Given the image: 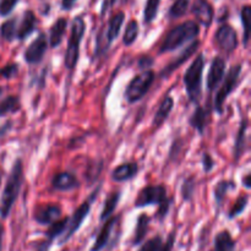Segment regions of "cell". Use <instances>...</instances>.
Returning a JSON list of instances; mask_svg holds the SVG:
<instances>
[{
	"instance_id": "e0dca14e",
	"label": "cell",
	"mask_w": 251,
	"mask_h": 251,
	"mask_svg": "<svg viewBox=\"0 0 251 251\" xmlns=\"http://www.w3.org/2000/svg\"><path fill=\"white\" fill-rule=\"evenodd\" d=\"M137 173H139V166L136 162H126L114 168V171L112 172V179L115 183H124L135 178Z\"/></svg>"
},
{
	"instance_id": "d4e9b609",
	"label": "cell",
	"mask_w": 251,
	"mask_h": 251,
	"mask_svg": "<svg viewBox=\"0 0 251 251\" xmlns=\"http://www.w3.org/2000/svg\"><path fill=\"white\" fill-rule=\"evenodd\" d=\"M68 226H69V217H61L60 220L51 223V225L49 226L48 230L46 232L47 242L53 244V242L56 239V238L63 237V235L66 233V230H68Z\"/></svg>"
},
{
	"instance_id": "836d02e7",
	"label": "cell",
	"mask_w": 251,
	"mask_h": 251,
	"mask_svg": "<svg viewBox=\"0 0 251 251\" xmlns=\"http://www.w3.org/2000/svg\"><path fill=\"white\" fill-rule=\"evenodd\" d=\"M196 181L194 176H188L184 179L183 184H181V198L185 202L193 200L194 193H195Z\"/></svg>"
},
{
	"instance_id": "484cf974",
	"label": "cell",
	"mask_w": 251,
	"mask_h": 251,
	"mask_svg": "<svg viewBox=\"0 0 251 251\" xmlns=\"http://www.w3.org/2000/svg\"><path fill=\"white\" fill-rule=\"evenodd\" d=\"M247 130H248V119L244 118L240 123L239 130H238L237 139H235L234 150H233V154H234L235 161H239L240 157L243 156L245 150V140H247Z\"/></svg>"
},
{
	"instance_id": "cb8c5ba5",
	"label": "cell",
	"mask_w": 251,
	"mask_h": 251,
	"mask_svg": "<svg viewBox=\"0 0 251 251\" xmlns=\"http://www.w3.org/2000/svg\"><path fill=\"white\" fill-rule=\"evenodd\" d=\"M235 247H237V243L229 230H222L216 234L215 242H213V251H235Z\"/></svg>"
},
{
	"instance_id": "d6a6232c",
	"label": "cell",
	"mask_w": 251,
	"mask_h": 251,
	"mask_svg": "<svg viewBox=\"0 0 251 251\" xmlns=\"http://www.w3.org/2000/svg\"><path fill=\"white\" fill-rule=\"evenodd\" d=\"M190 6V0H176L168 10L169 19H179L184 16Z\"/></svg>"
},
{
	"instance_id": "6da1fadb",
	"label": "cell",
	"mask_w": 251,
	"mask_h": 251,
	"mask_svg": "<svg viewBox=\"0 0 251 251\" xmlns=\"http://www.w3.org/2000/svg\"><path fill=\"white\" fill-rule=\"evenodd\" d=\"M172 199L168 198V191L166 185L158 184V185H147L139 191L136 199L134 201V206L136 208L146 207L151 205H158L154 218L159 222L164 220L171 210Z\"/></svg>"
},
{
	"instance_id": "7bdbcfd3",
	"label": "cell",
	"mask_w": 251,
	"mask_h": 251,
	"mask_svg": "<svg viewBox=\"0 0 251 251\" xmlns=\"http://www.w3.org/2000/svg\"><path fill=\"white\" fill-rule=\"evenodd\" d=\"M76 0H61V7H63V10H71Z\"/></svg>"
},
{
	"instance_id": "9a60e30c",
	"label": "cell",
	"mask_w": 251,
	"mask_h": 251,
	"mask_svg": "<svg viewBox=\"0 0 251 251\" xmlns=\"http://www.w3.org/2000/svg\"><path fill=\"white\" fill-rule=\"evenodd\" d=\"M191 12L196 17L199 24L205 27L211 26L215 16V10L208 0H195L191 6Z\"/></svg>"
},
{
	"instance_id": "681fc988",
	"label": "cell",
	"mask_w": 251,
	"mask_h": 251,
	"mask_svg": "<svg viewBox=\"0 0 251 251\" xmlns=\"http://www.w3.org/2000/svg\"><path fill=\"white\" fill-rule=\"evenodd\" d=\"M0 184H1V178H0Z\"/></svg>"
},
{
	"instance_id": "9c48e42d",
	"label": "cell",
	"mask_w": 251,
	"mask_h": 251,
	"mask_svg": "<svg viewBox=\"0 0 251 251\" xmlns=\"http://www.w3.org/2000/svg\"><path fill=\"white\" fill-rule=\"evenodd\" d=\"M215 42L218 48L227 54L233 53L239 44L237 31L227 24L218 27L215 34Z\"/></svg>"
},
{
	"instance_id": "44dd1931",
	"label": "cell",
	"mask_w": 251,
	"mask_h": 251,
	"mask_svg": "<svg viewBox=\"0 0 251 251\" xmlns=\"http://www.w3.org/2000/svg\"><path fill=\"white\" fill-rule=\"evenodd\" d=\"M124 20H125V14L123 11L117 12L115 15H113L112 19L109 20L108 22V27H107V31H105V39H107L108 44H112L113 41L118 38L119 36L120 31H122V26L124 24Z\"/></svg>"
},
{
	"instance_id": "7c38bea8",
	"label": "cell",
	"mask_w": 251,
	"mask_h": 251,
	"mask_svg": "<svg viewBox=\"0 0 251 251\" xmlns=\"http://www.w3.org/2000/svg\"><path fill=\"white\" fill-rule=\"evenodd\" d=\"M199 46H200V42H199L198 39H195V41L191 42V43L189 44V46L186 47V48L184 49V50L181 51V53L179 54L176 59H174V60H172L171 63H169L168 65H167L166 68L161 71L159 76H161L162 78L169 77V76H171L174 71L178 70V69L180 68L184 63H186V61H188L189 59L193 56V54L198 50Z\"/></svg>"
},
{
	"instance_id": "ba28073f",
	"label": "cell",
	"mask_w": 251,
	"mask_h": 251,
	"mask_svg": "<svg viewBox=\"0 0 251 251\" xmlns=\"http://www.w3.org/2000/svg\"><path fill=\"white\" fill-rule=\"evenodd\" d=\"M100 188L98 186V188L96 189L92 194H91L90 198H88L86 201H83V202L81 203V205L78 206L75 211H74L73 216H71V217H69L68 230H66L65 234L61 237V239L59 240V245H63V244H65V243H68L69 240L73 238V235L75 234L78 229H80V227L82 226L83 221L86 220V217H87L88 213H90L91 205H92V202L96 200V198H97L98 193H100Z\"/></svg>"
},
{
	"instance_id": "8992f818",
	"label": "cell",
	"mask_w": 251,
	"mask_h": 251,
	"mask_svg": "<svg viewBox=\"0 0 251 251\" xmlns=\"http://www.w3.org/2000/svg\"><path fill=\"white\" fill-rule=\"evenodd\" d=\"M154 81V73L150 69V70H144L142 73L137 74L129 83H127L126 88H125L124 96L126 98L127 102L130 104L141 100L147 92L151 88L152 83Z\"/></svg>"
},
{
	"instance_id": "5bb4252c",
	"label": "cell",
	"mask_w": 251,
	"mask_h": 251,
	"mask_svg": "<svg viewBox=\"0 0 251 251\" xmlns=\"http://www.w3.org/2000/svg\"><path fill=\"white\" fill-rule=\"evenodd\" d=\"M120 220V216H115V217H110L105 220L104 225L100 228V233H98L97 238L95 240V244L92 245L90 251H102L109 243L110 238H112L113 230L117 227L118 222Z\"/></svg>"
},
{
	"instance_id": "2e32d148",
	"label": "cell",
	"mask_w": 251,
	"mask_h": 251,
	"mask_svg": "<svg viewBox=\"0 0 251 251\" xmlns=\"http://www.w3.org/2000/svg\"><path fill=\"white\" fill-rule=\"evenodd\" d=\"M51 188L56 191H71L78 188L80 181L70 172H60L51 178Z\"/></svg>"
},
{
	"instance_id": "603a6c76",
	"label": "cell",
	"mask_w": 251,
	"mask_h": 251,
	"mask_svg": "<svg viewBox=\"0 0 251 251\" xmlns=\"http://www.w3.org/2000/svg\"><path fill=\"white\" fill-rule=\"evenodd\" d=\"M173 107H174V100L172 97H169V96H167V97L163 100V102L161 103L158 109H157L156 114H154L153 122H152V126L156 127V129L161 127V125L163 124V123L168 119L169 115H171L172 110H173Z\"/></svg>"
},
{
	"instance_id": "d6986e66",
	"label": "cell",
	"mask_w": 251,
	"mask_h": 251,
	"mask_svg": "<svg viewBox=\"0 0 251 251\" xmlns=\"http://www.w3.org/2000/svg\"><path fill=\"white\" fill-rule=\"evenodd\" d=\"M66 27H68V20L65 17H59L53 26L49 29V46L51 48H58L61 44L64 38V34L66 32Z\"/></svg>"
},
{
	"instance_id": "3957f363",
	"label": "cell",
	"mask_w": 251,
	"mask_h": 251,
	"mask_svg": "<svg viewBox=\"0 0 251 251\" xmlns=\"http://www.w3.org/2000/svg\"><path fill=\"white\" fill-rule=\"evenodd\" d=\"M200 34V26L195 21H185L178 26L173 27L164 37L159 53H169L176 50L188 42L195 41L196 37Z\"/></svg>"
},
{
	"instance_id": "f35d334b",
	"label": "cell",
	"mask_w": 251,
	"mask_h": 251,
	"mask_svg": "<svg viewBox=\"0 0 251 251\" xmlns=\"http://www.w3.org/2000/svg\"><path fill=\"white\" fill-rule=\"evenodd\" d=\"M19 0H1L0 1V16H7L15 9Z\"/></svg>"
},
{
	"instance_id": "1f68e13d",
	"label": "cell",
	"mask_w": 251,
	"mask_h": 251,
	"mask_svg": "<svg viewBox=\"0 0 251 251\" xmlns=\"http://www.w3.org/2000/svg\"><path fill=\"white\" fill-rule=\"evenodd\" d=\"M250 17H251V7L249 5H245L240 12V19L243 24V44L244 47L248 46L250 39Z\"/></svg>"
},
{
	"instance_id": "4fadbf2b",
	"label": "cell",
	"mask_w": 251,
	"mask_h": 251,
	"mask_svg": "<svg viewBox=\"0 0 251 251\" xmlns=\"http://www.w3.org/2000/svg\"><path fill=\"white\" fill-rule=\"evenodd\" d=\"M63 215V210L56 203H48V205L39 206L34 211V221L41 226H50L55 221L60 220Z\"/></svg>"
},
{
	"instance_id": "bcb514c9",
	"label": "cell",
	"mask_w": 251,
	"mask_h": 251,
	"mask_svg": "<svg viewBox=\"0 0 251 251\" xmlns=\"http://www.w3.org/2000/svg\"><path fill=\"white\" fill-rule=\"evenodd\" d=\"M242 183L247 189L251 188V174L250 173H248L247 176H244V178L242 179Z\"/></svg>"
},
{
	"instance_id": "74e56055",
	"label": "cell",
	"mask_w": 251,
	"mask_h": 251,
	"mask_svg": "<svg viewBox=\"0 0 251 251\" xmlns=\"http://www.w3.org/2000/svg\"><path fill=\"white\" fill-rule=\"evenodd\" d=\"M161 244H162V238L157 235V237L152 238V239L147 240L146 243H144V245L140 248L139 251H158Z\"/></svg>"
},
{
	"instance_id": "8d00e7d4",
	"label": "cell",
	"mask_w": 251,
	"mask_h": 251,
	"mask_svg": "<svg viewBox=\"0 0 251 251\" xmlns=\"http://www.w3.org/2000/svg\"><path fill=\"white\" fill-rule=\"evenodd\" d=\"M19 74V64L10 63L0 69V77L2 78H14Z\"/></svg>"
},
{
	"instance_id": "52a82bcc",
	"label": "cell",
	"mask_w": 251,
	"mask_h": 251,
	"mask_svg": "<svg viewBox=\"0 0 251 251\" xmlns=\"http://www.w3.org/2000/svg\"><path fill=\"white\" fill-rule=\"evenodd\" d=\"M243 65L242 64H237V65L232 66L227 74L225 75V78L221 83L220 90H218L217 95L215 97V110L218 114H223L225 112V104L227 100L228 96L237 88L238 83L240 81V74H242Z\"/></svg>"
},
{
	"instance_id": "f1b7e54d",
	"label": "cell",
	"mask_w": 251,
	"mask_h": 251,
	"mask_svg": "<svg viewBox=\"0 0 251 251\" xmlns=\"http://www.w3.org/2000/svg\"><path fill=\"white\" fill-rule=\"evenodd\" d=\"M21 108L20 98L17 96H7L0 102V117L19 112Z\"/></svg>"
},
{
	"instance_id": "7a4b0ae2",
	"label": "cell",
	"mask_w": 251,
	"mask_h": 251,
	"mask_svg": "<svg viewBox=\"0 0 251 251\" xmlns=\"http://www.w3.org/2000/svg\"><path fill=\"white\" fill-rule=\"evenodd\" d=\"M24 179V164H22L21 159H16L9 176H7L6 185H5L1 198H0V217L1 218L9 217L12 206L15 205L17 198H19Z\"/></svg>"
},
{
	"instance_id": "5b68a950",
	"label": "cell",
	"mask_w": 251,
	"mask_h": 251,
	"mask_svg": "<svg viewBox=\"0 0 251 251\" xmlns=\"http://www.w3.org/2000/svg\"><path fill=\"white\" fill-rule=\"evenodd\" d=\"M86 31V24L82 16H77L74 19L73 26H71V33L68 41V48H66L65 56H64V65L68 70H74L77 65L78 58H80V46L82 42L83 34Z\"/></svg>"
},
{
	"instance_id": "7dc6e473",
	"label": "cell",
	"mask_w": 251,
	"mask_h": 251,
	"mask_svg": "<svg viewBox=\"0 0 251 251\" xmlns=\"http://www.w3.org/2000/svg\"><path fill=\"white\" fill-rule=\"evenodd\" d=\"M2 235H4V227L0 223V250H1V243H2Z\"/></svg>"
},
{
	"instance_id": "b9f144b4",
	"label": "cell",
	"mask_w": 251,
	"mask_h": 251,
	"mask_svg": "<svg viewBox=\"0 0 251 251\" xmlns=\"http://www.w3.org/2000/svg\"><path fill=\"white\" fill-rule=\"evenodd\" d=\"M153 65V59L151 56H141L139 60V68L142 70H150V68Z\"/></svg>"
},
{
	"instance_id": "f546056e",
	"label": "cell",
	"mask_w": 251,
	"mask_h": 251,
	"mask_svg": "<svg viewBox=\"0 0 251 251\" xmlns=\"http://www.w3.org/2000/svg\"><path fill=\"white\" fill-rule=\"evenodd\" d=\"M140 32V26L139 22L136 20H130L127 22L126 27H125L124 36H123V44L125 47H130L136 42L137 37H139Z\"/></svg>"
},
{
	"instance_id": "60d3db41",
	"label": "cell",
	"mask_w": 251,
	"mask_h": 251,
	"mask_svg": "<svg viewBox=\"0 0 251 251\" xmlns=\"http://www.w3.org/2000/svg\"><path fill=\"white\" fill-rule=\"evenodd\" d=\"M176 232H172L171 234L168 235V238H167L166 242L164 243L162 242L158 251H173L174 244H176Z\"/></svg>"
},
{
	"instance_id": "ac0fdd59",
	"label": "cell",
	"mask_w": 251,
	"mask_h": 251,
	"mask_svg": "<svg viewBox=\"0 0 251 251\" xmlns=\"http://www.w3.org/2000/svg\"><path fill=\"white\" fill-rule=\"evenodd\" d=\"M36 26H37V19L36 16H34L33 11L27 10V11L24 14V17H22L19 27H17L16 38L19 39V41H24V39H26L27 37L31 36V34L33 33L34 29H36Z\"/></svg>"
},
{
	"instance_id": "ffe728a7",
	"label": "cell",
	"mask_w": 251,
	"mask_h": 251,
	"mask_svg": "<svg viewBox=\"0 0 251 251\" xmlns=\"http://www.w3.org/2000/svg\"><path fill=\"white\" fill-rule=\"evenodd\" d=\"M208 117H210V110L201 107V105H198L196 109L194 110L193 114H191L190 119H189V124H190V126L194 127L199 134L203 135L205 134L206 126H207Z\"/></svg>"
},
{
	"instance_id": "83f0119b",
	"label": "cell",
	"mask_w": 251,
	"mask_h": 251,
	"mask_svg": "<svg viewBox=\"0 0 251 251\" xmlns=\"http://www.w3.org/2000/svg\"><path fill=\"white\" fill-rule=\"evenodd\" d=\"M120 198H122V193H120V191H115V193L109 194V195L107 196V199L104 200L102 212H100V220L102 221V222L103 221L108 220V218L114 213L115 208H117L118 203H119L120 201Z\"/></svg>"
},
{
	"instance_id": "7402d4cb",
	"label": "cell",
	"mask_w": 251,
	"mask_h": 251,
	"mask_svg": "<svg viewBox=\"0 0 251 251\" xmlns=\"http://www.w3.org/2000/svg\"><path fill=\"white\" fill-rule=\"evenodd\" d=\"M150 222H151V217L147 213H141L137 217L136 227H135L134 238H132V245H140L144 243L145 238H146L147 233L150 229Z\"/></svg>"
},
{
	"instance_id": "c3c4849f",
	"label": "cell",
	"mask_w": 251,
	"mask_h": 251,
	"mask_svg": "<svg viewBox=\"0 0 251 251\" xmlns=\"http://www.w3.org/2000/svg\"><path fill=\"white\" fill-rule=\"evenodd\" d=\"M2 93H4V88H2L1 86H0V97H1V96H2Z\"/></svg>"
},
{
	"instance_id": "f6af8a7d",
	"label": "cell",
	"mask_w": 251,
	"mask_h": 251,
	"mask_svg": "<svg viewBox=\"0 0 251 251\" xmlns=\"http://www.w3.org/2000/svg\"><path fill=\"white\" fill-rule=\"evenodd\" d=\"M11 125H12V122H7V123H5L4 125H1V126H0V137L4 136V135L6 134L10 129H11Z\"/></svg>"
},
{
	"instance_id": "f907efd6",
	"label": "cell",
	"mask_w": 251,
	"mask_h": 251,
	"mask_svg": "<svg viewBox=\"0 0 251 251\" xmlns=\"http://www.w3.org/2000/svg\"><path fill=\"white\" fill-rule=\"evenodd\" d=\"M0 251H1V250H0Z\"/></svg>"
},
{
	"instance_id": "4dcf8cb0",
	"label": "cell",
	"mask_w": 251,
	"mask_h": 251,
	"mask_svg": "<svg viewBox=\"0 0 251 251\" xmlns=\"http://www.w3.org/2000/svg\"><path fill=\"white\" fill-rule=\"evenodd\" d=\"M16 32H17V19L12 17V19L6 20L2 22L0 26V37L6 42H12L16 39Z\"/></svg>"
},
{
	"instance_id": "30bf717a",
	"label": "cell",
	"mask_w": 251,
	"mask_h": 251,
	"mask_svg": "<svg viewBox=\"0 0 251 251\" xmlns=\"http://www.w3.org/2000/svg\"><path fill=\"white\" fill-rule=\"evenodd\" d=\"M48 49V38L46 33L41 32L37 36V38L27 47V49L24 53V59L29 65H37L43 60L44 55Z\"/></svg>"
},
{
	"instance_id": "277c9868",
	"label": "cell",
	"mask_w": 251,
	"mask_h": 251,
	"mask_svg": "<svg viewBox=\"0 0 251 251\" xmlns=\"http://www.w3.org/2000/svg\"><path fill=\"white\" fill-rule=\"evenodd\" d=\"M205 69V55L199 54L184 74L183 82L190 102L199 103L202 95V74Z\"/></svg>"
},
{
	"instance_id": "8fae6325",
	"label": "cell",
	"mask_w": 251,
	"mask_h": 251,
	"mask_svg": "<svg viewBox=\"0 0 251 251\" xmlns=\"http://www.w3.org/2000/svg\"><path fill=\"white\" fill-rule=\"evenodd\" d=\"M226 68H227V63H226V59L223 56H216L212 60L207 74V80H206V86H207V90L210 92L220 87L221 82L225 78Z\"/></svg>"
},
{
	"instance_id": "e575fe53",
	"label": "cell",
	"mask_w": 251,
	"mask_h": 251,
	"mask_svg": "<svg viewBox=\"0 0 251 251\" xmlns=\"http://www.w3.org/2000/svg\"><path fill=\"white\" fill-rule=\"evenodd\" d=\"M159 2H161V0H147L146 1V6H145L144 10V21L146 24H151L157 17Z\"/></svg>"
},
{
	"instance_id": "d590c367",
	"label": "cell",
	"mask_w": 251,
	"mask_h": 251,
	"mask_svg": "<svg viewBox=\"0 0 251 251\" xmlns=\"http://www.w3.org/2000/svg\"><path fill=\"white\" fill-rule=\"evenodd\" d=\"M248 203H249V195L245 194V195L239 196L238 200L235 201L234 205H233V207L230 208L229 213H228V218H229V220H233V218L242 215V213L245 211V208H247Z\"/></svg>"
},
{
	"instance_id": "ab89813d",
	"label": "cell",
	"mask_w": 251,
	"mask_h": 251,
	"mask_svg": "<svg viewBox=\"0 0 251 251\" xmlns=\"http://www.w3.org/2000/svg\"><path fill=\"white\" fill-rule=\"evenodd\" d=\"M201 162H202V168L205 173H210L215 168V159L210 153H203Z\"/></svg>"
},
{
	"instance_id": "4316f807",
	"label": "cell",
	"mask_w": 251,
	"mask_h": 251,
	"mask_svg": "<svg viewBox=\"0 0 251 251\" xmlns=\"http://www.w3.org/2000/svg\"><path fill=\"white\" fill-rule=\"evenodd\" d=\"M237 185L233 180H220L215 185V189H213V198H215V202L217 206H221L225 201L226 196L229 191L235 190Z\"/></svg>"
},
{
	"instance_id": "ee69618b",
	"label": "cell",
	"mask_w": 251,
	"mask_h": 251,
	"mask_svg": "<svg viewBox=\"0 0 251 251\" xmlns=\"http://www.w3.org/2000/svg\"><path fill=\"white\" fill-rule=\"evenodd\" d=\"M50 247H51L50 243H48L47 240H44V242L39 243V244L37 245L36 251H49L50 250Z\"/></svg>"
}]
</instances>
